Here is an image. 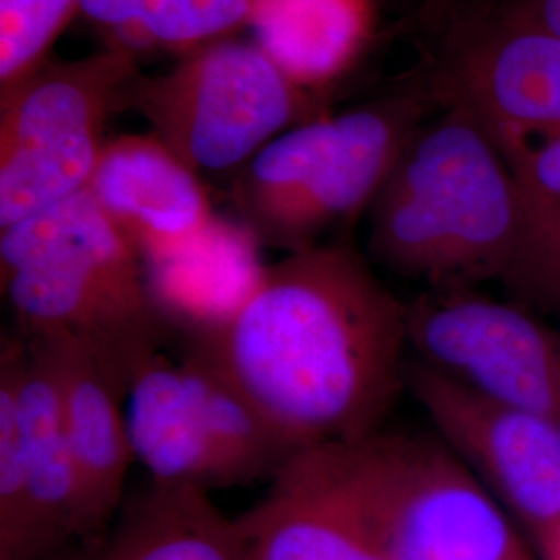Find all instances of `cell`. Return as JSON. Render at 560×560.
Listing matches in <instances>:
<instances>
[{"label":"cell","mask_w":560,"mask_h":560,"mask_svg":"<svg viewBox=\"0 0 560 560\" xmlns=\"http://www.w3.org/2000/svg\"><path fill=\"white\" fill-rule=\"evenodd\" d=\"M423 85L490 138L560 127V38L494 9L465 7L444 27Z\"/></svg>","instance_id":"11"},{"label":"cell","mask_w":560,"mask_h":560,"mask_svg":"<svg viewBox=\"0 0 560 560\" xmlns=\"http://www.w3.org/2000/svg\"><path fill=\"white\" fill-rule=\"evenodd\" d=\"M81 0H0V90L36 71Z\"/></svg>","instance_id":"19"},{"label":"cell","mask_w":560,"mask_h":560,"mask_svg":"<svg viewBox=\"0 0 560 560\" xmlns=\"http://www.w3.org/2000/svg\"><path fill=\"white\" fill-rule=\"evenodd\" d=\"M471 4L494 9L506 18L523 21L560 38V0H469L465 7Z\"/></svg>","instance_id":"23"},{"label":"cell","mask_w":560,"mask_h":560,"mask_svg":"<svg viewBox=\"0 0 560 560\" xmlns=\"http://www.w3.org/2000/svg\"><path fill=\"white\" fill-rule=\"evenodd\" d=\"M540 560H560V525L538 546Z\"/></svg>","instance_id":"25"},{"label":"cell","mask_w":560,"mask_h":560,"mask_svg":"<svg viewBox=\"0 0 560 560\" xmlns=\"http://www.w3.org/2000/svg\"><path fill=\"white\" fill-rule=\"evenodd\" d=\"M405 141L372 201V258L423 291L509 284L525 237L517 185L497 143L455 106Z\"/></svg>","instance_id":"2"},{"label":"cell","mask_w":560,"mask_h":560,"mask_svg":"<svg viewBox=\"0 0 560 560\" xmlns=\"http://www.w3.org/2000/svg\"><path fill=\"white\" fill-rule=\"evenodd\" d=\"M0 282L20 337L85 345L125 393L168 335L138 249L88 187L0 229Z\"/></svg>","instance_id":"3"},{"label":"cell","mask_w":560,"mask_h":560,"mask_svg":"<svg viewBox=\"0 0 560 560\" xmlns=\"http://www.w3.org/2000/svg\"><path fill=\"white\" fill-rule=\"evenodd\" d=\"M120 102L196 173H222L245 166L293 122L300 88L258 44L224 38L185 52L164 75L133 78Z\"/></svg>","instance_id":"8"},{"label":"cell","mask_w":560,"mask_h":560,"mask_svg":"<svg viewBox=\"0 0 560 560\" xmlns=\"http://www.w3.org/2000/svg\"><path fill=\"white\" fill-rule=\"evenodd\" d=\"M436 106L423 85L280 133L241 171L243 226L289 252L320 245L324 233L370 210L405 141Z\"/></svg>","instance_id":"5"},{"label":"cell","mask_w":560,"mask_h":560,"mask_svg":"<svg viewBox=\"0 0 560 560\" xmlns=\"http://www.w3.org/2000/svg\"><path fill=\"white\" fill-rule=\"evenodd\" d=\"M467 2L469 0H423L421 20L430 27V32L441 36L444 27L451 23V20L459 13Z\"/></svg>","instance_id":"24"},{"label":"cell","mask_w":560,"mask_h":560,"mask_svg":"<svg viewBox=\"0 0 560 560\" xmlns=\"http://www.w3.org/2000/svg\"><path fill=\"white\" fill-rule=\"evenodd\" d=\"M46 560H249V550L240 520H226L208 492L150 480L102 529Z\"/></svg>","instance_id":"14"},{"label":"cell","mask_w":560,"mask_h":560,"mask_svg":"<svg viewBox=\"0 0 560 560\" xmlns=\"http://www.w3.org/2000/svg\"><path fill=\"white\" fill-rule=\"evenodd\" d=\"M413 358L490 399L560 423V332L481 289L421 291L407 301Z\"/></svg>","instance_id":"9"},{"label":"cell","mask_w":560,"mask_h":560,"mask_svg":"<svg viewBox=\"0 0 560 560\" xmlns=\"http://www.w3.org/2000/svg\"><path fill=\"white\" fill-rule=\"evenodd\" d=\"M520 191L523 212H560V127L494 136Z\"/></svg>","instance_id":"21"},{"label":"cell","mask_w":560,"mask_h":560,"mask_svg":"<svg viewBox=\"0 0 560 560\" xmlns=\"http://www.w3.org/2000/svg\"><path fill=\"white\" fill-rule=\"evenodd\" d=\"M133 457L150 480L214 488L275 480L300 453L191 349L164 347L136 368L125 393Z\"/></svg>","instance_id":"6"},{"label":"cell","mask_w":560,"mask_h":560,"mask_svg":"<svg viewBox=\"0 0 560 560\" xmlns=\"http://www.w3.org/2000/svg\"><path fill=\"white\" fill-rule=\"evenodd\" d=\"M506 287L560 312V212L525 214L520 261Z\"/></svg>","instance_id":"22"},{"label":"cell","mask_w":560,"mask_h":560,"mask_svg":"<svg viewBox=\"0 0 560 560\" xmlns=\"http://www.w3.org/2000/svg\"><path fill=\"white\" fill-rule=\"evenodd\" d=\"M298 453L381 432L405 390L407 301L349 243L291 252L187 345Z\"/></svg>","instance_id":"1"},{"label":"cell","mask_w":560,"mask_h":560,"mask_svg":"<svg viewBox=\"0 0 560 560\" xmlns=\"http://www.w3.org/2000/svg\"><path fill=\"white\" fill-rule=\"evenodd\" d=\"M405 390L540 546L560 525V423L490 399L416 358L405 363Z\"/></svg>","instance_id":"10"},{"label":"cell","mask_w":560,"mask_h":560,"mask_svg":"<svg viewBox=\"0 0 560 560\" xmlns=\"http://www.w3.org/2000/svg\"><path fill=\"white\" fill-rule=\"evenodd\" d=\"M240 520L249 560H390L300 453Z\"/></svg>","instance_id":"16"},{"label":"cell","mask_w":560,"mask_h":560,"mask_svg":"<svg viewBox=\"0 0 560 560\" xmlns=\"http://www.w3.org/2000/svg\"><path fill=\"white\" fill-rule=\"evenodd\" d=\"M30 342L42 347L52 365L94 534L117 515L127 497V471L136 460L125 418V388L81 342Z\"/></svg>","instance_id":"15"},{"label":"cell","mask_w":560,"mask_h":560,"mask_svg":"<svg viewBox=\"0 0 560 560\" xmlns=\"http://www.w3.org/2000/svg\"><path fill=\"white\" fill-rule=\"evenodd\" d=\"M15 365L23 436L25 515L18 560H46L90 536L78 460L46 351L18 332L2 335Z\"/></svg>","instance_id":"12"},{"label":"cell","mask_w":560,"mask_h":560,"mask_svg":"<svg viewBox=\"0 0 560 560\" xmlns=\"http://www.w3.org/2000/svg\"><path fill=\"white\" fill-rule=\"evenodd\" d=\"M88 191L143 264L177 252L217 222L198 173L156 136L106 141Z\"/></svg>","instance_id":"13"},{"label":"cell","mask_w":560,"mask_h":560,"mask_svg":"<svg viewBox=\"0 0 560 560\" xmlns=\"http://www.w3.org/2000/svg\"><path fill=\"white\" fill-rule=\"evenodd\" d=\"M25 515L20 393L11 355L0 349V560H18Z\"/></svg>","instance_id":"20"},{"label":"cell","mask_w":560,"mask_h":560,"mask_svg":"<svg viewBox=\"0 0 560 560\" xmlns=\"http://www.w3.org/2000/svg\"><path fill=\"white\" fill-rule=\"evenodd\" d=\"M133 78V52L113 46L44 62L0 90V229L88 187L106 143V117Z\"/></svg>","instance_id":"7"},{"label":"cell","mask_w":560,"mask_h":560,"mask_svg":"<svg viewBox=\"0 0 560 560\" xmlns=\"http://www.w3.org/2000/svg\"><path fill=\"white\" fill-rule=\"evenodd\" d=\"M303 453L390 560H540L439 436L376 432Z\"/></svg>","instance_id":"4"},{"label":"cell","mask_w":560,"mask_h":560,"mask_svg":"<svg viewBox=\"0 0 560 560\" xmlns=\"http://www.w3.org/2000/svg\"><path fill=\"white\" fill-rule=\"evenodd\" d=\"M247 25L261 50L301 85L342 73L368 36L365 0H252Z\"/></svg>","instance_id":"17"},{"label":"cell","mask_w":560,"mask_h":560,"mask_svg":"<svg viewBox=\"0 0 560 560\" xmlns=\"http://www.w3.org/2000/svg\"><path fill=\"white\" fill-rule=\"evenodd\" d=\"M80 11L129 52L136 48L191 52L245 25L252 0H81Z\"/></svg>","instance_id":"18"}]
</instances>
